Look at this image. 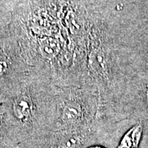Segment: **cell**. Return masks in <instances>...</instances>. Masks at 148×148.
I'll use <instances>...</instances> for the list:
<instances>
[{
    "mask_svg": "<svg viewBox=\"0 0 148 148\" xmlns=\"http://www.w3.org/2000/svg\"><path fill=\"white\" fill-rule=\"evenodd\" d=\"M146 97H147V103H148V89L147 90V92H146Z\"/></svg>",
    "mask_w": 148,
    "mask_h": 148,
    "instance_id": "8992f818",
    "label": "cell"
},
{
    "mask_svg": "<svg viewBox=\"0 0 148 148\" xmlns=\"http://www.w3.org/2000/svg\"><path fill=\"white\" fill-rule=\"evenodd\" d=\"M32 103L27 96L18 98L14 103V112L18 119H23L28 117L32 112Z\"/></svg>",
    "mask_w": 148,
    "mask_h": 148,
    "instance_id": "3957f363",
    "label": "cell"
},
{
    "mask_svg": "<svg viewBox=\"0 0 148 148\" xmlns=\"http://www.w3.org/2000/svg\"><path fill=\"white\" fill-rule=\"evenodd\" d=\"M8 69V61L5 56L0 55V75H2Z\"/></svg>",
    "mask_w": 148,
    "mask_h": 148,
    "instance_id": "5b68a950",
    "label": "cell"
},
{
    "mask_svg": "<svg viewBox=\"0 0 148 148\" xmlns=\"http://www.w3.org/2000/svg\"><path fill=\"white\" fill-rule=\"evenodd\" d=\"M82 115L80 106L76 103H68L64 107L62 114V119L65 123L72 124L78 121Z\"/></svg>",
    "mask_w": 148,
    "mask_h": 148,
    "instance_id": "7a4b0ae2",
    "label": "cell"
},
{
    "mask_svg": "<svg viewBox=\"0 0 148 148\" xmlns=\"http://www.w3.org/2000/svg\"><path fill=\"white\" fill-rule=\"evenodd\" d=\"M40 51L45 58H51L57 54L59 50V45L57 40L53 38H45L39 42Z\"/></svg>",
    "mask_w": 148,
    "mask_h": 148,
    "instance_id": "277c9868",
    "label": "cell"
},
{
    "mask_svg": "<svg viewBox=\"0 0 148 148\" xmlns=\"http://www.w3.org/2000/svg\"><path fill=\"white\" fill-rule=\"evenodd\" d=\"M90 148H102V147H90Z\"/></svg>",
    "mask_w": 148,
    "mask_h": 148,
    "instance_id": "52a82bcc",
    "label": "cell"
},
{
    "mask_svg": "<svg viewBox=\"0 0 148 148\" xmlns=\"http://www.w3.org/2000/svg\"><path fill=\"white\" fill-rule=\"evenodd\" d=\"M142 125H136L125 134L117 148H137L142 136Z\"/></svg>",
    "mask_w": 148,
    "mask_h": 148,
    "instance_id": "6da1fadb",
    "label": "cell"
}]
</instances>
